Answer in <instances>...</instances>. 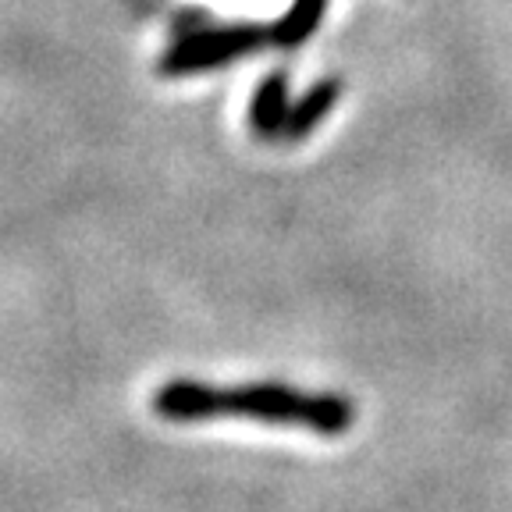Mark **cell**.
<instances>
[{
	"label": "cell",
	"mask_w": 512,
	"mask_h": 512,
	"mask_svg": "<svg viewBox=\"0 0 512 512\" xmlns=\"http://www.w3.org/2000/svg\"><path fill=\"white\" fill-rule=\"evenodd\" d=\"M153 413L168 424H207L217 416L256 420L274 427H299L317 438H342L356 424V406L338 392H303L285 381H246V384H210L175 377L153 392Z\"/></svg>",
	"instance_id": "obj_1"
},
{
	"label": "cell",
	"mask_w": 512,
	"mask_h": 512,
	"mask_svg": "<svg viewBox=\"0 0 512 512\" xmlns=\"http://www.w3.org/2000/svg\"><path fill=\"white\" fill-rule=\"evenodd\" d=\"M267 43H271V25H182L175 43L160 57V75L164 79H182V75L214 72V68H224V64H235L242 57L256 54Z\"/></svg>",
	"instance_id": "obj_2"
},
{
	"label": "cell",
	"mask_w": 512,
	"mask_h": 512,
	"mask_svg": "<svg viewBox=\"0 0 512 512\" xmlns=\"http://www.w3.org/2000/svg\"><path fill=\"white\" fill-rule=\"evenodd\" d=\"M288 111H292V82H288V72L264 75L246 107L249 132L260 139H281Z\"/></svg>",
	"instance_id": "obj_3"
},
{
	"label": "cell",
	"mask_w": 512,
	"mask_h": 512,
	"mask_svg": "<svg viewBox=\"0 0 512 512\" xmlns=\"http://www.w3.org/2000/svg\"><path fill=\"white\" fill-rule=\"evenodd\" d=\"M345 86L342 79H320L313 82L310 89H306L299 100H292V111H288L285 118V132H281V143L296 146L303 143L306 136H313L324 121H328V114L335 111V104L342 100Z\"/></svg>",
	"instance_id": "obj_4"
},
{
	"label": "cell",
	"mask_w": 512,
	"mask_h": 512,
	"mask_svg": "<svg viewBox=\"0 0 512 512\" xmlns=\"http://www.w3.org/2000/svg\"><path fill=\"white\" fill-rule=\"evenodd\" d=\"M328 15V0H292L288 11L271 25V47L296 50L310 40Z\"/></svg>",
	"instance_id": "obj_5"
}]
</instances>
